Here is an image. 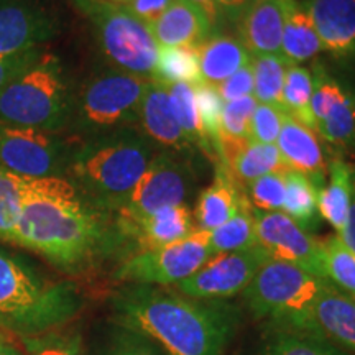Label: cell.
<instances>
[{
    "label": "cell",
    "instance_id": "obj_1",
    "mask_svg": "<svg viewBox=\"0 0 355 355\" xmlns=\"http://www.w3.org/2000/svg\"><path fill=\"white\" fill-rule=\"evenodd\" d=\"M66 273H81L119 243L114 224L63 176L26 178L13 242Z\"/></svg>",
    "mask_w": 355,
    "mask_h": 355
},
{
    "label": "cell",
    "instance_id": "obj_2",
    "mask_svg": "<svg viewBox=\"0 0 355 355\" xmlns=\"http://www.w3.org/2000/svg\"><path fill=\"white\" fill-rule=\"evenodd\" d=\"M114 322L148 337L166 355H224L241 326V311L162 286L128 283L110 300Z\"/></svg>",
    "mask_w": 355,
    "mask_h": 355
},
{
    "label": "cell",
    "instance_id": "obj_3",
    "mask_svg": "<svg viewBox=\"0 0 355 355\" xmlns=\"http://www.w3.org/2000/svg\"><path fill=\"white\" fill-rule=\"evenodd\" d=\"M153 158V145L133 127L83 141L71 152L64 178L104 212L125 202Z\"/></svg>",
    "mask_w": 355,
    "mask_h": 355
},
{
    "label": "cell",
    "instance_id": "obj_4",
    "mask_svg": "<svg viewBox=\"0 0 355 355\" xmlns=\"http://www.w3.org/2000/svg\"><path fill=\"white\" fill-rule=\"evenodd\" d=\"M83 308L78 288L38 273L37 268L0 247V327L20 337L60 329Z\"/></svg>",
    "mask_w": 355,
    "mask_h": 355
},
{
    "label": "cell",
    "instance_id": "obj_5",
    "mask_svg": "<svg viewBox=\"0 0 355 355\" xmlns=\"http://www.w3.org/2000/svg\"><path fill=\"white\" fill-rule=\"evenodd\" d=\"M326 283L300 266L268 259L243 290V300L266 329L322 337L314 321V306Z\"/></svg>",
    "mask_w": 355,
    "mask_h": 355
},
{
    "label": "cell",
    "instance_id": "obj_6",
    "mask_svg": "<svg viewBox=\"0 0 355 355\" xmlns=\"http://www.w3.org/2000/svg\"><path fill=\"white\" fill-rule=\"evenodd\" d=\"M74 94L60 58L43 51L0 92V121L58 133L69 125Z\"/></svg>",
    "mask_w": 355,
    "mask_h": 355
},
{
    "label": "cell",
    "instance_id": "obj_7",
    "mask_svg": "<svg viewBox=\"0 0 355 355\" xmlns=\"http://www.w3.org/2000/svg\"><path fill=\"white\" fill-rule=\"evenodd\" d=\"M148 83L115 68L94 74L74 94L68 128L87 140L135 125Z\"/></svg>",
    "mask_w": 355,
    "mask_h": 355
},
{
    "label": "cell",
    "instance_id": "obj_8",
    "mask_svg": "<svg viewBox=\"0 0 355 355\" xmlns=\"http://www.w3.org/2000/svg\"><path fill=\"white\" fill-rule=\"evenodd\" d=\"M74 3L91 21L101 51L115 69L152 78L158 44L148 25L119 3L105 0H74Z\"/></svg>",
    "mask_w": 355,
    "mask_h": 355
},
{
    "label": "cell",
    "instance_id": "obj_9",
    "mask_svg": "<svg viewBox=\"0 0 355 355\" xmlns=\"http://www.w3.org/2000/svg\"><path fill=\"white\" fill-rule=\"evenodd\" d=\"M214 255L209 232L196 229L183 241L132 254L115 270V279L133 285L170 286L193 277Z\"/></svg>",
    "mask_w": 355,
    "mask_h": 355
},
{
    "label": "cell",
    "instance_id": "obj_10",
    "mask_svg": "<svg viewBox=\"0 0 355 355\" xmlns=\"http://www.w3.org/2000/svg\"><path fill=\"white\" fill-rule=\"evenodd\" d=\"M191 186L193 175L188 163L175 157V153L153 155L125 202L115 211V224H128L166 207L181 206L189 196Z\"/></svg>",
    "mask_w": 355,
    "mask_h": 355
},
{
    "label": "cell",
    "instance_id": "obj_11",
    "mask_svg": "<svg viewBox=\"0 0 355 355\" xmlns=\"http://www.w3.org/2000/svg\"><path fill=\"white\" fill-rule=\"evenodd\" d=\"M71 146L60 133L0 121V163L24 178L63 176Z\"/></svg>",
    "mask_w": 355,
    "mask_h": 355
},
{
    "label": "cell",
    "instance_id": "obj_12",
    "mask_svg": "<svg viewBox=\"0 0 355 355\" xmlns=\"http://www.w3.org/2000/svg\"><path fill=\"white\" fill-rule=\"evenodd\" d=\"M270 257L260 245L248 250L219 254L193 277L176 285L178 293L202 301H225L243 293Z\"/></svg>",
    "mask_w": 355,
    "mask_h": 355
},
{
    "label": "cell",
    "instance_id": "obj_13",
    "mask_svg": "<svg viewBox=\"0 0 355 355\" xmlns=\"http://www.w3.org/2000/svg\"><path fill=\"white\" fill-rule=\"evenodd\" d=\"M257 242L270 259L296 265L314 277L324 278L321 241L296 224L285 212L254 209Z\"/></svg>",
    "mask_w": 355,
    "mask_h": 355
},
{
    "label": "cell",
    "instance_id": "obj_14",
    "mask_svg": "<svg viewBox=\"0 0 355 355\" xmlns=\"http://www.w3.org/2000/svg\"><path fill=\"white\" fill-rule=\"evenodd\" d=\"M313 96L311 112L314 132L327 144L349 150L355 146V92L332 78L329 71L316 63L311 69Z\"/></svg>",
    "mask_w": 355,
    "mask_h": 355
},
{
    "label": "cell",
    "instance_id": "obj_15",
    "mask_svg": "<svg viewBox=\"0 0 355 355\" xmlns=\"http://www.w3.org/2000/svg\"><path fill=\"white\" fill-rule=\"evenodd\" d=\"M58 30L55 13L37 0H0V56L42 48Z\"/></svg>",
    "mask_w": 355,
    "mask_h": 355
},
{
    "label": "cell",
    "instance_id": "obj_16",
    "mask_svg": "<svg viewBox=\"0 0 355 355\" xmlns=\"http://www.w3.org/2000/svg\"><path fill=\"white\" fill-rule=\"evenodd\" d=\"M114 227L119 242L127 239V241L137 243L139 248L135 254L183 241L196 230L193 224V216L186 204L166 207V209L155 212L140 220L128 222V224H115L114 222Z\"/></svg>",
    "mask_w": 355,
    "mask_h": 355
},
{
    "label": "cell",
    "instance_id": "obj_17",
    "mask_svg": "<svg viewBox=\"0 0 355 355\" xmlns=\"http://www.w3.org/2000/svg\"><path fill=\"white\" fill-rule=\"evenodd\" d=\"M139 123L146 139L165 148L168 153H184L193 148L178 122L168 87L163 84L148 83L144 99H141Z\"/></svg>",
    "mask_w": 355,
    "mask_h": 355
},
{
    "label": "cell",
    "instance_id": "obj_18",
    "mask_svg": "<svg viewBox=\"0 0 355 355\" xmlns=\"http://www.w3.org/2000/svg\"><path fill=\"white\" fill-rule=\"evenodd\" d=\"M283 19L282 0H248L235 19L248 55H282Z\"/></svg>",
    "mask_w": 355,
    "mask_h": 355
},
{
    "label": "cell",
    "instance_id": "obj_19",
    "mask_svg": "<svg viewBox=\"0 0 355 355\" xmlns=\"http://www.w3.org/2000/svg\"><path fill=\"white\" fill-rule=\"evenodd\" d=\"M219 162L227 166L235 183L248 184L270 173L290 170L283 162L277 145H265L250 139H232L220 135L217 145Z\"/></svg>",
    "mask_w": 355,
    "mask_h": 355
},
{
    "label": "cell",
    "instance_id": "obj_20",
    "mask_svg": "<svg viewBox=\"0 0 355 355\" xmlns=\"http://www.w3.org/2000/svg\"><path fill=\"white\" fill-rule=\"evenodd\" d=\"M304 7L324 51L355 56V0H308Z\"/></svg>",
    "mask_w": 355,
    "mask_h": 355
},
{
    "label": "cell",
    "instance_id": "obj_21",
    "mask_svg": "<svg viewBox=\"0 0 355 355\" xmlns=\"http://www.w3.org/2000/svg\"><path fill=\"white\" fill-rule=\"evenodd\" d=\"M275 145L290 170L303 173L318 189L327 183V163L318 135L290 114L283 119Z\"/></svg>",
    "mask_w": 355,
    "mask_h": 355
},
{
    "label": "cell",
    "instance_id": "obj_22",
    "mask_svg": "<svg viewBox=\"0 0 355 355\" xmlns=\"http://www.w3.org/2000/svg\"><path fill=\"white\" fill-rule=\"evenodd\" d=\"M148 26L158 48L189 50H198L211 38L214 30L209 17L186 0H175L158 20Z\"/></svg>",
    "mask_w": 355,
    "mask_h": 355
},
{
    "label": "cell",
    "instance_id": "obj_23",
    "mask_svg": "<svg viewBox=\"0 0 355 355\" xmlns=\"http://www.w3.org/2000/svg\"><path fill=\"white\" fill-rule=\"evenodd\" d=\"M247 202V196L241 193V186L230 176L227 166L222 162H217L214 181L202 191L194 209L198 229L211 232L220 227L222 224L232 219Z\"/></svg>",
    "mask_w": 355,
    "mask_h": 355
},
{
    "label": "cell",
    "instance_id": "obj_24",
    "mask_svg": "<svg viewBox=\"0 0 355 355\" xmlns=\"http://www.w3.org/2000/svg\"><path fill=\"white\" fill-rule=\"evenodd\" d=\"M314 321L324 339L355 355V298L326 283L314 306Z\"/></svg>",
    "mask_w": 355,
    "mask_h": 355
},
{
    "label": "cell",
    "instance_id": "obj_25",
    "mask_svg": "<svg viewBox=\"0 0 355 355\" xmlns=\"http://www.w3.org/2000/svg\"><path fill=\"white\" fill-rule=\"evenodd\" d=\"M283 2V37L282 56L288 63L301 64L316 58L322 51L321 42L314 30L313 21L304 3L298 0H282Z\"/></svg>",
    "mask_w": 355,
    "mask_h": 355
},
{
    "label": "cell",
    "instance_id": "obj_26",
    "mask_svg": "<svg viewBox=\"0 0 355 355\" xmlns=\"http://www.w3.org/2000/svg\"><path fill=\"white\" fill-rule=\"evenodd\" d=\"M354 170L344 159L334 158L327 166V183L318 189L319 217L340 234L347 222L352 202Z\"/></svg>",
    "mask_w": 355,
    "mask_h": 355
},
{
    "label": "cell",
    "instance_id": "obj_27",
    "mask_svg": "<svg viewBox=\"0 0 355 355\" xmlns=\"http://www.w3.org/2000/svg\"><path fill=\"white\" fill-rule=\"evenodd\" d=\"M196 51L202 81L214 87L250 63V55L241 40L230 35L211 37Z\"/></svg>",
    "mask_w": 355,
    "mask_h": 355
},
{
    "label": "cell",
    "instance_id": "obj_28",
    "mask_svg": "<svg viewBox=\"0 0 355 355\" xmlns=\"http://www.w3.org/2000/svg\"><path fill=\"white\" fill-rule=\"evenodd\" d=\"M248 355H350L327 339L304 332L266 329Z\"/></svg>",
    "mask_w": 355,
    "mask_h": 355
},
{
    "label": "cell",
    "instance_id": "obj_29",
    "mask_svg": "<svg viewBox=\"0 0 355 355\" xmlns=\"http://www.w3.org/2000/svg\"><path fill=\"white\" fill-rule=\"evenodd\" d=\"M168 87V94H170L173 109L180 122L181 128L188 137L191 145L196 146L206 157L211 158V162L217 163V158L214 145L207 139L206 132H204L201 119H199V110L196 104V96H194V86L188 83H176Z\"/></svg>",
    "mask_w": 355,
    "mask_h": 355
},
{
    "label": "cell",
    "instance_id": "obj_30",
    "mask_svg": "<svg viewBox=\"0 0 355 355\" xmlns=\"http://www.w3.org/2000/svg\"><path fill=\"white\" fill-rule=\"evenodd\" d=\"M282 212H285L308 232L318 227V188L303 173L295 170L285 171V202Z\"/></svg>",
    "mask_w": 355,
    "mask_h": 355
},
{
    "label": "cell",
    "instance_id": "obj_31",
    "mask_svg": "<svg viewBox=\"0 0 355 355\" xmlns=\"http://www.w3.org/2000/svg\"><path fill=\"white\" fill-rule=\"evenodd\" d=\"M150 81L163 86H171L176 83L198 86L204 83L199 69L198 51L189 48H158L157 63Z\"/></svg>",
    "mask_w": 355,
    "mask_h": 355
},
{
    "label": "cell",
    "instance_id": "obj_32",
    "mask_svg": "<svg viewBox=\"0 0 355 355\" xmlns=\"http://www.w3.org/2000/svg\"><path fill=\"white\" fill-rule=\"evenodd\" d=\"M324 278L337 290L355 298V254L340 235H329L321 241Z\"/></svg>",
    "mask_w": 355,
    "mask_h": 355
},
{
    "label": "cell",
    "instance_id": "obj_33",
    "mask_svg": "<svg viewBox=\"0 0 355 355\" xmlns=\"http://www.w3.org/2000/svg\"><path fill=\"white\" fill-rule=\"evenodd\" d=\"M290 64L291 63H288L282 55L250 56V66L254 71V97L259 104L283 109V86H285L286 69Z\"/></svg>",
    "mask_w": 355,
    "mask_h": 355
},
{
    "label": "cell",
    "instance_id": "obj_34",
    "mask_svg": "<svg viewBox=\"0 0 355 355\" xmlns=\"http://www.w3.org/2000/svg\"><path fill=\"white\" fill-rule=\"evenodd\" d=\"M209 245L214 255L248 250V248L259 245L255 232L254 207L250 206V202L243 204L242 209L232 219L222 224L220 227L211 230Z\"/></svg>",
    "mask_w": 355,
    "mask_h": 355
},
{
    "label": "cell",
    "instance_id": "obj_35",
    "mask_svg": "<svg viewBox=\"0 0 355 355\" xmlns=\"http://www.w3.org/2000/svg\"><path fill=\"white\" fill-rule=\"evenodd\" d=\"M311 96H313V76L311 71L300 64H290L286 69L285 86H283L282 105L286 114L295 117L303 125L314 132V117L311 112ZM316 133V132H314Z\"/></svg>",
    "mask_w": 355,
    "mask_h": 355
},
{
    "label": "cell",
    "instance_id": "obj_36",
    "mask_svg": "<svg viewBox=\"0 0 355 355\" xmlns=\"http://www.w3.org/2000/svg\"><path fill=\"white\" fill-rule=\"evenodd\" d=\"M26 178L15 175L0 163V242H13Z\"/></svg>",
    "mask_w": 355,
    "mask_h": 355
},
{
    "label": "cell",
    "instance_id": "obj_37",
    "mask_svg": "<svg viewBox=\"0 0 355 355\" xmlns=\"http://www.w3.org/2000/svg\"><path fill=\"white\" fill-rule=\"evenodd\" d=\"M28 355H84L83 337L79 331L55 329L44 334L24 337Z\"/></svg>",
    "mask_w": 355,
    "mask_h": 355
},
{
    "label": "cell",
    "instance_id": "obj_38",
    "mask_svg": "<svg viewBox=\"0 0 355 355\" xmlns=\"http://www.w3.org/2000/svg\"><path fill=\"white\" fill-rule=\"evenodd\" d=\"M245 196L255 211H282L285 202V171L270 173L248 183Z\"/></svg>",
    "mask_w": 355,
    "mask_h": 355
},
{
    "label": "cell",
    "instance_id": "obj_39",
    "mask_svg": "<svg viewBox=\"0 0 355 355\" xmlns=\"http://www.w3.org/2000/svg\"><path fill=\"white\" fill-rule=\"evenodd\" d=\"M194 96H196V104L199 110V119H201L202 128L206 132L207 139L214 145L217 153V145L220 139V119H222V107L224 101L217 91V87L211 86L207 83H201L194 86ZM219 158V155H217Z\"/></svg>",
    "mask_w": 355,
    "mask_h": 355
},
{
    "label": "cell",
    "instance_id": "obj_40",
    "mask_svg": "<svg viewBox=\"0 0 355 355\" xmlns=\"http://www.w3.org/2000/svg\"><path fill=\"white\" fill-rule=\"evenodd\" d=\"M257 104L259 102L254 96L224 102L220 119V135L232 137V139H250V122Z\"/></svg>",
    "mask_w": 355,
    "mask_h": 355
},
{
    "label": "cell",
    "instance_id": "obj_41",
    "mask_svg": "<svg viewBox=\"0 0 355 355\" xmlns=\"http://www.w3.org/2000/svg\"><path fill=\"white\" fill-rule=\"evenodd\" d=\"M102 355H166L148 337L115 324Z\"/></svg>",
    "mask_w": 355,
    "mask_h": 355
},
{
    "label": "cell",
    "instance_id": "obj_42",
    "mask_svg": "<svg viewBox=\"0 0 355 355\" xmlns=\"http://www.w3.org/2000/svg\"><path fill=\"white\" fill-rule=\"evenodd\" d=\"M285 115V110L275 105L257 104L250 122V139L265 145L277 144Z\"/></svg>",
    "mask_w": 355,
    "mask_h": 355
},
{
    "label": "cell",
    "instance_id": "obj_43",
    "mask_svg": "<svg viewBox=\"0 0 355 355\" xmlns=\"http://www.w3.org/2000/svg\"><path fill=\"white\" fill-rule=\"evenodd\" d=\"M217 91H219L224 102L254 96V71H252L250 63L235 71L232 76H229L224 83H220L217 86Z\"/></svg>",
    "mask_w": 355,
    "mask_h": 355
},
{
    "label": "cell",
    "instance_id": "obj_44",
    "mask_svg": "<svg viewBox=\"0 0 355 355\" xmlns=\"http://www.w3.org/2000/svg\"><path fill=\"white\" fill-rule=\"evenodd\" d=\"M42 53V48H33V50L17 53V55L0 56V92L3 91V87H6L12 79L19 76L26 66L32 64Z\"/></svg>",
    "mask_w": 355,
    "mask_h": 355
},
{
    "label": "cell",
    "instance_id": "obj_45",
    "mask_svg": "<svg viewBox=\"0 0 355 355\" xmlns=\"http://www.w3.org/2000/svg\"><path fill=\"white\" fill-rule=\"evenodd\" d=\"M175 0H130L123 7L144 24L152 25L155 20H158L168 10V7Z\"/></svg>",
    "mask_w": 355,
    "mask_h": 355
},
{
    "label": "cell",
    "instance_id": "obj_46",
    "mask_svg": "<svg viewBox=\"0 0 355 355\" xmlns=\"http://www.w3.org/2000/svg\"><path fill=\"white\" fill-rule=\"evenodd\" d=\"M337 235H340V239H343L345 245H347L355 254V175H354V186H352V202H350L347 222H345V227L343 232Z\"/></svg>",
    "mask_w": 355,
    "mask_h": 355
},
{
    "label": "cell",
    "instance_id": "obj_47",
    "mask_svg": "<svg viewBox=\"0 0 355 355\" xmlns=\"http://www.w3.org/2000/svg\"><path fill=\"white\" fill-rule=\"evenodd\" d=\"M217 7H219L220 12L227 13L230 19H237L239 13L242 12V8L245 7L248 0H212Z\"/></svg>",
    "mask_w": 355,
    "mask_h": 355
},
{
    "label": "cell",
    "instance_id": "obj_48",
    "mask_svg": "<svg viewBox=\"0 0 355 355\" xmlns=\"http://www.w3.org/2000/svg\"><path fill=\"white\" fill-rule=\"evenodd\" d=\"M186 2L194 3V6L201 8V10H202L204 13H206L207 17H209L211 24L214 25V26H216L217 24H219L222 12L219 10V7H217L216 3L212 2V0H186Z\"/></svg>",
    "mask_w": 355,
    "mask_h": 355
},
{
    "label": "cell",
    "instance_id": "obj_49",
    "mask_svg": "<svg viewBox=\"0 0 355 355\" xmlns=\"http://www.w3.org/2000/svg\"><path fill=\"white\" fill-rule=\"evenodd\" d=\"M0 355H24L19 349L7 343H0Z\"/></svg>",
    "mask_w": 355,
    "mask_h": 355
},
{
    "label": "cell",
    "instance_id": "obj_50",
    "mask_svg": "<svg viewBox=\"0 0 355 355\" xmlns=\"http://www.w3.org/2000/svg\"><path fill=\"white\" fill-rule=\"evenodd\" d=\"M105 2L119 3V6H125V3H127V2H130V0H105Z\"/></svg>",
    "mask_w": 355,
    "mask_h": 355
},
{
    "label": "cell",
    "instance_id": "obj_51",
    "mask_svg": "<svg viewBox=\"0 0 355 355\" xmlns=\"http://www.w3.org/2000/svg\"><path fill=\"white\" fill-rule=\"evenodd\" d=\"M0 343H3V339H2V336H0Z\"/></svg>",
    "mask_w": 355,
    "mask_h": 355
}]
</instances>
